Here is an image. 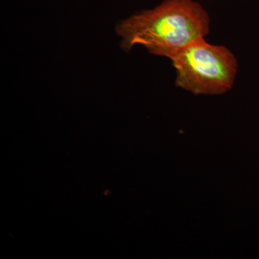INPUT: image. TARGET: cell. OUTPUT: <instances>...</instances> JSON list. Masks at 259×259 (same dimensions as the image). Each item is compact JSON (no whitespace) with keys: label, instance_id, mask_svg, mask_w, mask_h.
Masks as SVG:
<instances>
[{"label":"cell","instance_id":"cell-1","mask_svg":"<svg viewBox=\"0 0 259 259\" xmlns=\"http://www.w3.org/2000/svg\"><path fill=\"white\" fill-rule=\"evenodd\" d=\"M210 19L203 7L193 0H165L153 9L120 20L115 31L120 47L131 51L142 46L149 54L171 59L209 32Z\"/></svg>","mask_w":259,"mask_h":259},{"label":"cell","instance_id":"cell-2","mask_svg":"<svg viewBox=\"0 0 259 259\" xmlns=\"http://www.w3.org/2000/svg\"><path fill=\"white\" fill-rule=\"evenodd\" d=\"M176 86L194 95H221L236 81L238 61L228 48L212 45L204 37L184 48L170 59Z\"/></svg>","mask_w":259,"mask_h":259}]
</instances>
